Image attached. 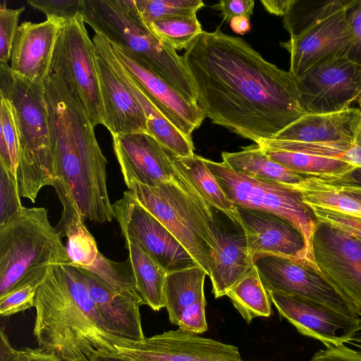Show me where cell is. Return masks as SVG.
<instances>
[{
	"instance_id": "1",
	"label": "cell",
	"mask_w": 361,
	"mask_h": 361,
	"mask_svg": "<svg viewBox=\"0 0 361 361\" xmlns=\"http://www.w3.org/2000/svg\"><path fill=\"white\" fill-rule=\"evenodd\" d=\"M182 57L205 116L256 144L307 114L289 71L219 27L202 31Z\"/></svg>"
},
{
	"instance_id": "2",
	"label": "cell",
	"mask_w": 361,
	"mask_h": 361,
	"mask_svg": "<svg viewBox=\"0 0 361 361\" xmlns=\"http://www.w3.org/2000/svg\"><path fill=\"white\" fill-rule=\"evenodd\" d=\"M44 88L55 179L69 188L85 220L110 222L114 214L107 190V160L95 126L58 75L51 73Z\"/></svg>"
},
{
	"instance_id": "3",
	"label": "cell",
	"mask_w": 361,
	"mask_h": 361,
	"mask_svg": "<svg viewBox=\"0 0 361 361\" xmlns=\"http://www.w3.org/2000/svg\"><path fill=\"white\" fill-rule=\"evenodd\" d=\"M35 307L33 333L44 352L61 361H90L97 354L118 353L121 336L107 330L78 267L49 265Z\"/></svg>"
},
{
	"instance_id": "4",
	"label": "cell",
	"mask_w": 361,
	"mask_h": 361,
	"mask_svg": "<svg viewBox=\"0 0 361 361\" xmlns=\"http://www.w3.org/2000/svg\"><path fill=\"white\" fill-rule=\"evenodd\" d=\"M176 169L171 181L150 187L131 180L126 192L175 236L209 276L219 246L217 220L197 188Z\"/></svg>"
},
{
	"instance_id": "5",
	"label": "cell",
	"mask_w": 361,
	"mask_h": 361,
	"mask_svg": "<svg viewBox=\"0 0 361 361\" xmlns=\"http://www.w3.org/2000/svg\"><path fill=\"white\" fill-rule=\"evenodd\" d=\"M85 23L146 64L189 102L197 104L183 59L164 44L141 20L133 0H82Z\"/></svg>"
},
{
	"instance_id": "6",
	"label": "cell",
	"mask_w": 361,
	"mask_h": 361,
	"mask_svg": "<svg viewBox=\"0 0 361 361\" xmlns=\"http://www.w3.org/2000/svg\"><path fill=\"white\" fill-rule=\"evenodd\" d=\"M0 95L13 107L19 143L18 180L20 195L32 203L55 179L50 146L44 82L15 73L0 63Z\"/></svg>"
},
{
	"instance_id": "7",
	"label": "cell",
	"mask_w": 361,
	"mask_h": 361,
	"mask_svg": "<svg viewBox=\"0 0 361 361\" xmlns=\"http://www.w3.org/2000/svg\"><path fill=\"white\" fill-rule=\"evenodd\" d=\"M70 264L44 207H23L0 226V297L40 268Z\"/></svg>"
},
{
	"instance_id": "8",
	"label": "cell",
	"mask_w": 361,
	"mask_h": 361,
	"mask_svg": "<svg viewBox=\"0 0 361 361\" xmlns=\"http://www.w3.org/2000/svg\"><path fill=\"white\" fill-rule=\"evenodd\" d=\"M205 162L226 197L235 206L271 213L293 224L304 238L307 267L317 272L312 247L317 221L297 190L234 171L224 162L206 159Z\"/></svg>"
},
{
	"instance_id": "9",
	"label": "cell",
	"mask_w": 361,
	"mask_h": 361,
	"mask_svg": "<svg viewBox=\"0 0 361 361\" xmlns=\"http://www.w3.org/2000/svg\"><path fill=\"white\" fill-rule=\"evenodd\" d=\"M78 14L61 30L52 61L58 75L80 101L92 124L104 126V113L97 68V52Z\"/></svg>"
},
{
	"instance_id": "10",
	"label": "cell",
	"mask_w": 361,
	"mask_h": 361,
	"mask_svg": "<svg viewBox=\"0 0 361 361\" xmlns=\"http://www.w3.org/2000/svg\"><path fill=\"white\" fill-rule=\"evenodd\" d=\"M312 247L318 274L360 317L361 239L317 221Z\"/></svg>"
},
{
	"instance_id": "11",
	"label": "cell",
	"mask_w": 361,
	"mask_h": 361,
	"mask_svg": "<svg viewBox=\"0 0 361 361\" xmlns=\"http://www.w3.org/2000/svg\"><path fill=\"white\" fill-rule=\"evenodd\" d=\"M295 79L306 113L343 111L361 97V66L348 57L317 64Z\"/></svg>"
},
{
	"instance_id": "12",
	"label": "cell",
	"mask_w": 361,
	"mask_h": 361,
	"mask_svg": "<svg viewBox=\"0 0 361 361\" xmlns=\"http://www.w3.org/2000/svg\"><path fill=\"white\" fill-rule=\"evenodd\" d=\"M116 348L133 361H245L236 346L179 328L141 340L121 337Z\"/></svg>"
},
{
	"instance_id": "13",
	"label": "cell",
	"mask_w": 361,
	"mask_h": 361,
	"mask_svg": "<svg viewBox=\"0 0 361 361\" xmlns=\"http://www.w3.org/2000/svg\"><path fill=\"white\" fill-rule=\"evenodd\" d=\"M112 207L123 238L137 243L166 273L198 266L175 236L126 191Z\"/></svg>"
},
{
	"instance_id": "14",
	"label": "cell",
	"mask_w": 361,
	"mask_h": 361,
	"mask_svg": "<svg viewBox=\"0 0 361 361\" xmlns=\"http://www.w3.org/2000/svg\"><path fill=\"white\" fill-rule=\"evenodd\" d=\"M267 291L305 298L349 316L358 317L334 288L317 271L297 258L259 253L252 257Z\"/></svg>"
},
{
	"instance_id": "15",
	"label": "cell",
	"mask_w": 361,
	"mask_h": 361,
	"mask_svg": "<svg viewBox=\"0 0 361 361\" xmlns=\"http://www.w3.org/2000/svg\"><path fill=\"white\" fill-rule=\"evenodd\" d=\"M281 317L298 331L319 340L326 348L349 344L360 331L358 318L316 301L277 291H268Z\"/></svg>"
},
{
	"instance_id": "16",
	"label": "cell",
	"mask_w": 361,
	"mask_h": 361,
	"mask_svg": "<svg viewBox=\"0 0 361 361\" xmlns=\"http://www.w3.org/2000/svg\"><path fill=\"white\" fill-rule=\"evenodd\" d=\"M347 13L339 11L300 35L280 42L290 54L289 72L295 78L317 64L348 57L353 39Z\"/></svg>"
},
{
	"instance_id": "17",
	"label": "cell",
	"mask_w": 361,
	"mask_h": 361,
	"mask_svg": "<svg viewBox=\"0 0 361 361\" xmlns=\"http://www.w3.org/2000/svg\"><path fill=\"white\" fill-rule=\"evenodd\" d=\"M109 44L114 55L156 107L192 140V132L206 118L198 104L189 102L139 59L124 49Z\"/></svg>"
},
{
	"instance_id": "18",
	"label": "cell",
	"mask_w": 361,
	"mask_h": 361,
	"mask_svg": "<svg viewBox=\"0 0 361 361\" xmlns=\"http://www.w3.org/2000/svg\"><path fill=\"white\" fill-rule=\"evenodd\" d=\"M113 143L126 185L135 180L156 187L175 178L176 169L171 152L149 134L113 137Z\"/></svg>"
},
{
	"instance_id": "19",
	"label": "cell",
	"mask_w": 361,
	"mask_h": 361,
	"mask_svg": "<svg viewBox=\"0 0 361 361\" xmlns=\"http://www.w3.org/2000/svg\"><path fill=\"white\" fill-rule=\"evenodd\" d=\"M360 113L353 107L334 113H307L271 140L295 142L296 152L322 156L331 142L353 144Z\"/></svg>"
},
{
	"instance_id": "20",
	"label": "cell",
	"mask_w": 361,
	"mask_h": 361,
	"mask_svg": "<svg viewBox=\"0 0 361 361\" xmlns=\"http://www.w3.org/2000/svg\"><path fill=\"white\" fill-rule=\"evenodd\" d=\"M235 207L238 223L244 231L252 257L259 253H272L297 258L307 267L304 238L293 224L271 213Z\"/></svg>"
},
{
	"instance_id": "21",
	"label": "cell",
	"mask_w": 361,
	"mask_h": 361,
	"mask_svg": "<svg viewBox=\"0 0 361 361\" xmlns=\"http://www.w3.org/2000/svg\"><path fill=\"white\" fill-rule=\"evenodd\" d=\"M64 23L54 18L21 23L12 49L11 70L22 77L44 83L51 73L56 45Z\"/></svg>"
},
{
	"instance_id": "22",
	"label": "cell",
	"mask_w": 361,
	"mask_h": 361,
	"mask_svg": "<svg viewBox=\"0 0 361 361\" xmlns=\"http://www.w3.org/2000/svg\"><path fill=\"white\" fill-rule=\"evenodd\" d=\"M78 267L107 330L129 339L145 338L140 313V307L144 303L137 291L115 290L90 271Z\"/></svg>"
},
{
	"instance_id": "23",
	"label": "cell",
	"mask_w": 361,
	"mask_h": 361,
	"mask_svg": "<svg viewBox=\"0 0 361 361\" xmlns=\"http://www.w3.org/2000/svg\"><path fill=\"white\" fill-rule=\"evenodd\" d=\"M97 68L104 126L112 137L147 133L146 118L137 98L112 66L98 52Z\"/></svg>"
},
{
	"instance_id": "24",
	"label": "cell",
	"mask_w": 361,
	"mask_h": 361,
	"mask_svg": "<svg viewBox=\"0 0 361 361\" xmlns=\"http://www.w3.org/2000/svg\"><path fill=\"white\" fill-rule=\"evenodd\" d=\"M92 40L97 51L112 66L139 102L146 118L147 134L177 157L193 155L192 140L186 137L152 102L114 55L108 40L98 33L94 34Z\"/></svg>"
},
{
	"instance_id": "25",
	"label": "cell",
	"mask_w": 361,
	"mask_h": 361,
	"mask_svg": "<svg viewBox=\"0 0 361 361\" xmlns=\"http://www.w3.org/2000/svg\"><path fill=\"white\" fill-rule=\"evenodd\" d=\"M216 240L219 246L209 276L216 298L228 291L254 267L248 251L244 231L239 224L233 228L218 223Z\"/></svg>"
},
{
	"instance_id": "26",
	"label": "cell",
	"mask_w": 361,
	"mask_h": 361,
	"mask_svg": "<svg viewBox=\"0 0 361 361\" xmlns=\"http://www.w3.org/2000/svg\"><path fill=\"white\" fill-rule=\"evenodd\" d=\"M221 157L233 171L259 180L292 186L309 178L273 161L258 144L235 152H224Z\"/></svg>"
},
{
	"instance_id": "27",
	"label": "cell",
	"mask_w": 361,
	"mask_h": 361,
	"mask_svg": "<svg viewBox=\"0 0 361 361\" xmlns=\"http://www.w3.org/2000/svg\"><path fill=\"white\" fill-rule=\"evenodd\" d=\"M135 286L144 305L154 311L165 307V269L137 243L124 238Z\"/></svg>"
},
{
	"instance_id": "28",
	"label": "cell",
	"mask_w": 361,
	"mask_h": 361,
	"mask_svg": "<svg viewBox=\"0 0 361 361\" xmlns=\"http://www.w3.org/2000/svg\"><path fill=\"white\" fill-rule=\"evenodd\" d=\"M171 157L175 167L197 188L211 207L224 213L233 223H238L235 205L225 195L204 158L195 154L180 157L171 152Z\"/></svg>"
},
{
	"instance_id": "29",
	"label": "cell",
	"mask_w": 361,
	"mask_h": 361,
	"mask_svg": "<svg viewBox=\"0 0 361 361\" xmlns=\"http://www.w3.org/2000/svg\"><path fill=\"white\" fill-rule=\"evenodd\" d=\"M206 275L199 266L167 273L164 294L165 307L171 324L177 325L185 308L205 298Z\"/></svg>"
},
{
	"instance_id": "30",
	"label": "cell",
	"mask_w": 361,
	"mask_h": 361,
	"mask_svg": "<svg viewBox=\"0 0 361 361\" xmlns=\"http://www.w3.org/2000/svg\"><path fill=\"white\" fill-rule=\"evenodd\" d=\"M259 146L273 161L298 173L309 177L323 180L334 179L355 168L338 159Z\"/></svg>"
},
{
	"instance_id": "31",
	"label": "cell",
	"mask_w": 361,
	"mask_h": 361,
	"mask_svg": "<svg viewBox=\"0 0 361 361\" xmlns=\"http://www.w3.org/2000/svg\"><path fill=\"white\" fill-rule=\"evenodd\" d=\"M357 0H293L283 24L290 37H296L341 11H348Z\"/></svg>"
},
{
	"instance_id": "32",
	"label": "cell",
	"mask_w": 361,
	"mask_h": 361,
	"mask_svg": "<svg viewBox=\"0 0 361 361\" xmlns=\"http://www.w3.org/2000/svg\"><path fill=\"white\" fill-rule=\"evenodd\" d=\"M226 295L247 324L256 317H269L271 314V301L255 266Z\"/></svg>"
},
{
	"instance_id": "33",
	"label": "cell",
	"mask_w": 361,
	"mask_h": 361,
	"mask_svg": "<svg viewBox=\"0 0 361 361\" xmlns=\"http://www.w3.org/2000/svg\"><path fill=\"white\" fill-rule=\"evenodd\" d=\"M308 207H319L361 219V204L322 180L309 177L290 186Z\"/></svg>"
},
{
	"instance_id": "34",
	"label": "cell",
	"mask_w": 361,
	"mask_h": 361,
	"mask_svg": "<svg viewBox=\"0 0 361 361\" xmlns=\"http://www.w3.org/2000/svg\"><path fill=\"white\" fill-rule=\"evenodd\" d=\"M149 29L164 44L176 51L185 49L203 31L196 15L159 19L150 23Z\"/></svg>"
},
{
	"instance_id": "35",
	"label": "cell",
	"mask_w": 361,
	"mask_h": 361,
	"mask_svg": "<svg viewBox=\"0 0 361 361\" xmlns=\"http://www.w3.org/2000/svg\"><path fill=\"white\" fill-rule=\"evenodd\" d=\"M84 221H79L57 231L61 237L68 238L66 250L71 264L87 269L95 262L100 252Z\"/></svg>"
},
{
	"instance_id": "36",
	"label": "cell",
	"mask_w": 361,
	"mask_h": 361,
	"mask_svg": "<svg viewBox=\"0 0 361 361\" xmlns=\"http://www.w3.org/2000/svg\"><path fill=\"white\" fill-rule=\"evenodd\" d=\"M137 11L149 27L152 22L180 16H194L204 6L201 0H133Z\"/></svg>"
},
{
	"instance_id": "37",
	"label": "cell",
	"mask_w": 361,
	"mask_h": 361,
	"mask_svg": "<svg viewBox=\"0 0 361 361\" xmlns=\"http://www.w3.org/2000/svg\"><path fill=\"white\" fill-rule=\"evenodd\" d=\"M0 163L18 178L19 143L17 128L11 102L1 97Z\"/></svg>"
},
{
	"instance_id": "38",
	"label": "cell",
	"mask_w": 361,
	"mask_h": 361,
	"mask_svg": "<svg viewBox=\"0 0 361 361\" xmlns=\"http://www.w3.org/2000/svg\"><path fill=\"white\" fill-rule=\"evenodd\" d=\"M49 266L36 270L8 293L0 297L1 317H9L35 307L37 288L47 275Z\"/></svg>"
},
{
	"instance_id": "39",
	"label": "cell",
	"mask_w": 361,
	"mask_h": 361,
	"mask_svg": "<svg viewBox=\"0 0 361 361\" xmlns=\"http://www.w3.org/2000/svg\"><path fill=\"white\" fill-rule=\"evenodd\" d=\"M86 269L94 274L115 290H137L131 266L128 259L123 262H116L100 252L95 262Z\"/></svg>"
},
{
	"instance_id": "40",
	"label": "cell",
	"mask_w": 361,
	"mask_h": 361,
	"mask_svg": "<svg viewBox=\"0 0 361 361\" xmlns=\"http://www.w3.org/2000/svg\"><path fill=\"white\" fill-rule=\"evenodd\" d=\"M20 195L18 178L0 163V226L23 209Z\"/></svg>"
},
{
	"instance_id": "41",
	"label": "cell",
	"mask_w": 361,
	"mask_h": 361,
	"mask_svg": "<svg viewBox=\"0 0 361 361\" xmlns=\"http://www.w3.org/2000/svg\"><path fill=\"white\" fill-rule=\"evenodd\" d=\"M25 6L8 8L6 1L0 6V63H8L11 59L12 49L18 29V20Z\"/></svg>"
},
{
	"instance_id": "42",
	"label": "cell",
	"mask_w": 361,
	"mask_h": 361,
	"mask_svg": "<svg viewBox=\"0 0 361 361\" xmlns=\"http://www.w3.org/2000/svg\"><path fill=\"white\" fill-rule=\"evenodd\" d=\"M33 8L44 13L47 18L67 22L82 12V0H27Z\"/></svg>"
},
{
	"instance_id": "43",
	"label": "cell",
	"mask_w": 361,
	"mask_h": 361,
	"mask_svg": "<svg viewBox=\"0 0 361 361\" xmlns=\"http://www.w3.org/2000/svg\"><path fill=\"white\" fill-rule=\"evenodd\" d=\"M309 207L318 221L328 224L361 239V219L319 207Z\"/></svg>"
},
{
	"instance_id": "44",
	"label": "cell",
	"mask_w": 361,
	"mask_h": 361,
	"mask_svg": "<svg viewBox=\"0 0 361 361\" xmlns=\"http://www.w3.org/2000/svg\"><path fill=\"white\" fill-rule=\"evenodd\" d=\"M206 305V298H204L185 308L178 322V328L197 334L207 331Z\"/></svg>"
},
{
	"instance_id": "45",
	"label": "cell",
	"mask_w": 361,
	"mask_h": 361,
	"mask_svg": "<svg viewBox=\"0 0 361 361\" xmlns=\"http://www.w3.org/2000/svg\"><path fill=\"white\" fill-rule=\"evenodd\" d=\"M348 11V22L352 34V46L348 58L361 66V0H357Z\"/></svg>"
},
{
	"instance_id": "46",
	"label": "cell",
	"mask_w": 361,
	"mask_h": 361,
	"mask_svg": "<svg viewBox=\"0 0 361 361\" xmlns=\"http://www.w3.org/2000/svg\"><path fill=\"white\" fill-rule=\"evenodd\" d=\"M254 6L255 1L252 0H221L213 8L221 11L220 16L224 21L230 23L235 17L245 16L250 18Z\"/></svg>"
},
{
	"instance_id": "47",
	"label": "cell",
	"mask_w": 361,
	"mask_h": 361,
	"mask_svg": "<svg viewBox=\"0 0 361 361\" xmlns=\"http://www.w3.org/2000/svg\"><path fill=\"white\" fill-rule=\"evenodd\" d=\"M310 361H361V354L343 343L319 350Z\"/></svg>"
},
{
	"instance_id": "48",
	"label": "cell",
	"mask_w": 361,
	"mask_h": 361,
	"mask_svg": "<svg viewBox=\"0 0 361 361\" xmlns=\"http://www.w3.org/2000/svg\"><path fill=\"white\" fill-rule=\"evenodd\" d=\"M30 348L16 350L13 348L1 329L0 333V361H29Z\"/></svg>"
},
{
	"instance_id": "49",
	"label": "cell",
	"mask_w": 361,
	"mask_h": 361,
	"mask_svg": "<svg viewBox=\"0 0 361 361\" xmlns=\"http://www.w3.org/2000/svg\"><path fill=\"white\" fill-rule=\"evenodd\" d=\"M321 180L329 184L341 185L361 191V168H354L350 171L336 178Z\"/></svg>"
},
{
	"instance_id": "50",
	"label": "cell",
	"mask_w": 361,
	"mask_h": 361,
	"mask_svg": "<svg viewBox=\"0 0 361 361\" xmlns=\"http://www.w3.org/2000/svg\"><path fill=\"white\" fill-rule=\"evenodd\" d=\"M293 0H262L264 8L270 13L284 16Z\"/></svg>"
},
{
	"instance_id": "51",
	"label": "cell",
	"mask_w": 361,
	"mask_h": 361,
	"mask_svg": "<svg viewBox=\"0 0 361 361\" xmlns=\"http://www.w3.org/2000/svg\"><path fill=\"white\" fill-rule=\"evenodd\" d=\"M355 168H361V145L353 143L341 158Z\"/></svg>"
},
{
	"instance_id": "52",
	"label": "cell",
	"mask_w": 361,
	"mask_h": 361,
	"mask_svg": "<svg viewBox=\"0 0 361 361\" xmlns=\"http://www.w3.org/2000/svg\"><path fill=\"white\" fill-rule=\"evenodd\" d=\"M230 25L235 33L240 35L245 34L251 28L250 18L245 16H239L233 18L230 22Z\"/></svg>"
},
{
	"instance_id": "53",
	"label": "cell",
	"mask_w": 361,
	"mask_h": 361,
	"mask_svg": "<svg viewBox=\"0 0 361 361\" xmlns=\"http://www.w3.org/2000/svg\"><path fill=\"white\" fill-rule=\"evenodd\" d=\"M29 361H61L52 354L44 352L39 348H30Z\"/></svg>"
},
{
	"instance_id": "54",
	"label": "cell",
	"mask_w": 361,
	"mask_h": 361,
	"mask_svg": "<svg viewBox=\"0 0 361 361\" xmlns=\"http://www.w3.org/2000/svg\"><path fill=\"white\" fill-rule=\"evenodd\" d=\"M90 361H133L118 353H100L96 355Z\"/></svg>"
},
{
	"instance_id": "55",
	"label": "cell",
	"mask_w": 361,
	"mask_h": 361,
	"mask_svg": "<svg viewBox=\"0 0 361 361\" xmlns=\"http://www.w3.org/2000/svg\"><path fill=\"white\" fill-rule=\"evenodd\" d=\"M327 184L330 185L331 186H332L335 189L338 190V191H341V192L346 194L347 195H348L349 197H350L351 198H353V200H356L360 204H361V191L357 190L355 189H352V188H346V187H343V186H341V185H332V184H329V183H327Z\"/></svg>"
},
{
	"instance_id": "56",
	"label": "cell",
	"mask_w": 361,
	"mask_h": 361,
	"mask_svg": "<svg viewBox=\"0 0 361 361\" xmlns=\"http://www.w3.org/2000/svg\"><path fill=\"white\" fill-rule=\"evenodd\" d=\"M358 322H359L360 331H361V317L358 318ZM349 344L354 345L355 347V350H357L361 354V336L360 337L355 336L349 343Z\"/></svg>"
},
{
	"instance_id": "57",
	"label": "cell",
	"mask_w": 361,
	"mask_h": 361,
	"mask_svg": "<svg viewBox=\"0 0 361 361\" xmlns=\"http://www.w3.org/2000/svg\"><path fill=\"white\" fill-rule=\"evenodd\" d=\"M353 143L361 145V113L355 134Z\"/></svg>"
},
{
	"instance_id": "58",
	"label": "cell",
	"mask_w": 361,
	"mask_h": 361,
	"mask_svg": "<svg viewBox=\"0 0 361 361\" xmlns=\"http://www.w3.org/2000/svg\"><path fill=\"white\" fill-rule=\"evenodd\" d=\"M358 102L360 107V109H361V97L359 99Z\"/></svg>"
}]
</instances>
